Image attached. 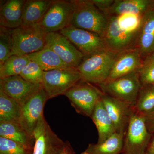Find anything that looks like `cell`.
Here are the masks:
<instances>
[{
    "label": "cell",
    "instance_id": "6da1fadb",
    "mask_svg": "<svg viewBox=\"0 0 154 154\" xmlns=\"http://www.w3.org/2000/svg\"><path fill=\"white\" fill-rule=\"evenodd\" d=\"M75 8L69 25L102 36L109 17L96 8L91 0H73Z\"/></svg>",
    "mask_w": 154,
    "mask_h": 154
},
{
    "label": "cell",
    "instance_id": "7a4b0ae2",
    "mask_svg": "<svg viewBox=\"0 0 154 154\" xmlns=\"http://www.w3.org/2000/svg\"><path fill=\"white\" fill-rule=\"evenodd\" d=\"M11 56H25L39 51L45 45L47 33L39 24L22 25L12 29Z\"/></svg>",
    "mask_w": 154,
    "mask_h": 154
},
{
    "label": "cell",
    "instance_id": "3957f363",
    "mask_svg": "<svg viewBox=\"0 0 154 154\" xmlns=\"http://www.w3.org/2000/svg\"><path fill=\"white\" fill-rule=\"evenodd\" d=\"M116 54L105 50L84 59L77 68L82 81L98 85L107 81Z\"/></svg>",
    "mask_w": 154,
    "mask_h": 154
},
{
    "label": "cell",
    "instance_id": "277c9868",
    "mask_svg": "<svg viewBox=\"0 0 154 154\" xmlns=\"http://www.w3.org/2000/svg\"><path fill=\"white\" fill-rule=\"evenodd\" d=\"M97 86L104 94L133 107L142 87L137 72L107 80Z\"/></svg>",
    "mask_w": 154,
    "mask_h": 154
},
{
    "label": "cell",
    "instance_id": "5b68a950",
    "mask_svg": "<svg viewBox=\"0 0 154 154\" xmlns=\"http://www.w3.org/2000/svg\"><path fill=\"white\" fill-rule=\"evenodd\" d=\"M144 115L134 111L125 135L122 154H146L152 138Z\"/></svg>",
    "mask_w": 154,
    "mask_h": 154
},
{
    "label": "cell",
    "instance_id": "8992f818",
    "mask_svg": "<svg viewBox=\"0 0 154 154\" xmlns=\"http://www.w3.org/2000/svg\"><path fill=\"white\" fill-rule=\"evenodd\" d=\"M103 93L93 84L80 81L65 93L77 113L91 118Z\"/></svg>",
    "mask_w": 154,
    "mask_h": 154
},
{
    "label": "cell",
    "instance_id": "52a82bcc",
    "mask_svg": "<svg viewBox=\"0 0 154 154\" xmlns=\"http://www.w3.org/2000/svg\"><path fill=\"white\" fill-rule=\"evenodd\" d=\"M81 81L82 77L78 69L67 67L44 72L42 85L49 99L64 95Z\"/></svg>",
    "mask_w": 154,
    "mask_h": 154
},
{
    "label": "cell",
    "instance_id": "ba28073f",
    "mask_svg": "<svg viewBox=\"0 0 154 154\" xmlns=\"http://www.w3.org/2000/svg\"><path fill=\"white\" fill-rule=\"evenodd\" d=\"M82 53L84 59L107 50L102 36L69 25L60 31Z\"/></svg>",
    "mask_w": 154,
    "mask_h": 154
},
{
    "label": "cell",
    "instance_id": "9c48e42d",
    "mask_svg": "<svg viewBox=\"0 0 154 154\" xmlns=\"http://www.w3.org/2000/svg\"><path fill=\"white\" fill-rule=\"evenodd\" d=\"M74 8L73 0H53L39 25L47 33L59 32L69 25Z\"/></svg>",
    "mask_w": 154,
    "mask_h": 154
},
{
    "label": "cell",
    "instance_id": "30bf717a",
    "mask_svg": "<svg viewBox=\"0 0 154 154\" xmlns=\"http://www.w3.org/2000/svg\"><path fill=\"white\" fill-rule=\"evenodd\" d=\"M33 137L35 143L32 154H60L66 143L53 131L43 115L38 122Z\"/></svg>",
    "mask_w": 154,
    "mask_h": 154
},
{
    "label": "cell",
    "instance_id": "8fae6325",
    "mask_svg": "<svg viewBox=\"0 0 154 154\" xmlns=\"http://www.w3.org/2000/svg\"><path fill=\"white\" fill-rule=\"evenodd\" d=\"M136 31L128 32L119 24L118 16H109L108 23L102 36L107 50L115 53L134 47Z\"/></svg>",
    "mask_w": 154,
    "mask_h": 154
},
{
    "label": "cell",
    "instance_id": "7c38bea8",
    "mask_svg": "<svg viewBox=\"0 0 154 154\" xmlns=\"http://www.w3.org/2000/svg\"><path fill=\"white\" fill-rule=\"evenodd\" d=\"M48 98L43 87L21 106L19 124L32 137Z\"/></svg>",
    "mask_w": 154,
    "mask_h": 154
},
{
    "label": "cell",
    "instance_id": "4fadbf2b",
    "mask_svg": "<svg viewBox=\"0 0 154 154\" xmlns=\"http://www.w3.org/2000/svg\"><path fill=\"white\" fill-rule=\"evenodd\" d=\"M45 46L53 51L69 66L77 68L84 60L82 53L60 32L47 33Z\"/></svg>",
    "mask_w": 154,
    "mask_h": 154
},
{
    "label": "cell",
    "instance_id": "5bb4252c",
    "mask_svg": "<svg viewBox=\"0 0 154 154\" xmlns=\"http://www.w3.org/2000/svg\"><path fill=\"white\" fill-rule=\"evenodd\" d=\"M42 88L24 79L20 75L0 79V90L22 106Z\"/></svg>",
    "mask_w": 154,
    "mask_h": 154
},
{
    "label": "cell",
    "instance_id": "9a60e30c",
    "mask_svg": "<svg viewBox=\"0 0 154 154\" xmlns=\"http://www.w3.org/2000/svg\"><path fill=\"white\" fill-rule=\"evenodd\" d=\"M101 99L114 123L116 132L125 135L131 118L134 112V107L103 93Z\"/></svg>",
    "mask_w": 154,
    "mask_h": 154
},
{
    "label": "cell",
    "instance_id": "2e32d148",
    "mask_svg": "<svg viewBox=\"0 0 154 154\" xmlns=\"http://www.w3.org/2000/svg\"><path fill=\"white\" fill-rule=\"evenodd\" d=\"M143 60L139 51L134 47L116 53L107 80L113 79L137 72L141 66Z\"/></svg>",
    "mask_w": 154,
    "mask_h": 154
},
{
    "label": "cell",
    "instance_id": "e0dca14e",
    "mask_svg": "<svg viewBox=\"0 0 154 154\" xmlns=\"http://www.w3.org/2000/svg\"><path fill=\"white\" fill-rule=\"evenodd\" d=\"M134 47L144 58L154 53V8L142 16L137 30Z\"/></svg>",
    "mask_w": 154,
    "mask_h": 154
},
{
    "label": "cell",
    "instance_id": "ac0fdd59",
    "mask_svg": "<svg viewBox=\"0 0 154 154\" xmlns=\"http://www.w3.org/2000/svg\"><path fill=\"white\" fill-rule=\"evenodd\" d=\"M25 2V0H8L1 5L0 26L13 29L22 25Z\"/></svg>",
    "mask_w": 154,
    "mask_h": 154
},
{
    "label": "cell",
    "instance_id": "d6986e66",
    "mask_svg": "<svg viewBox=\"0 0 154 154\" xmlns=\"http://www.w3.org/2000/svg\"><path fill=\"white\" fill-rule=\"evenodd\" d=\"M154 8L153 0H114L107 15L109 17L131 14L143 16Z\"/></svg>",
    "mask_w": 154,
    "mask_h": 154
},
{
    "label": "cell",
    "instance_id": "ffe728a7",
    "mask_svg": "<svg viewBox=\"0 0 154 154\" xmlns=\"http://www.w3.org/2000/svg\"><path fill=\"white\" fill-rule=\"evenodd\" d=\"M91 118L98 131L97 143L104 142L116 132L114 123L107 113L102 99L96 105Z\"/></svg>",
    "mask_w": 154,
    "mask_h": 154
},
{
    "label": "cell",
    "instance_id": "44dd1931",
    "mask_svg": "<svg viewBox=\"0 0 154 154\" xmlns=\"http://www.w3.org/2000/svg\"><path fill=\"white\" fill-rule=\"evenodd\" d=\"M53 0H27L23 8V24H39Z\"/></svg>",
    "mask_w": 154,
    "mask_h": 154
},
{
    "label": "cell",
    "instance_id": "7402d4cb",
    "mask_svg": "<svg viewBox=\"0 0 154 154\" xmlns=\"http://www.w3.org/2000/svg\"><path fill=\"white\" fill-rule=\"evenodd\" d=\"M0 137L16 142L33 149L35 139L23 129L19 123L0 122Z\"/></svg>",
    "mask_w": 154,
    "mask_h": 154
},
{
    "label": "cell",
    "instance_id": "603a6c76",
    "mask_svg": "<svg viewBox=\"0 0 154 154\" xmlns=\"http://www.w3.org/2000/svg\"><path fill=\"white\" fill-rule=\"evenodd\" d=\"M27 56L30 60L38 64L44 72L69 67L53 51L47 46Z\"/></svg>",
    "mask_w": 154,
    "mask_h": 154
},
{
    "label": "cell",
    "instance_id": "cb8c5ba5",
    "mask_svg": "<svg viewBox=\"0 0 154 154\" xmlns=\"http://www.w3.org/2000/svg\"><path fill=\"white\" fill-rule=\"evenodd\" d=\"M124 135L116 132L104 142L89 144L81 154H120L122 152Z\"/></svg>",
    "mask_w": 154,
    "mask_h": 154
},
{
    "label": "cell",
    "instance_id": "d4e9b609",
    "mask_svg": "<svg viewBox=\"0 0 154 154\" xmlns=\"http://www.w3.org/2000/svg\"><path fill=\"white\" fill-rule=\"evenodd\" d=\"M21 105L0 90V122L19 123Z\"/></svg>",
    "mask_w": 154,
    "mask_h": 154
},
{
    "label": "cell",
    "instance_id": "484cf974",
    "mask_svg": "<svg viewBox=\"0 0 154 154\" xmlns=\"http://www.w3.org/2000/svg\"><path fill=\"white\" fill-rule=\"evenodd\" d=\"M27 55H12L0 66V79L20 75L21 72L30 62Z\"/></svg>",
    "mask_w": 154,
    "mask_h": 154
},
{
    "label": "cell",
    "instance_id": "4316f807",
    "mask_svg": "<svg viewBox=\"0 0 154 154\" xmlns=\"http://www.w3.org/2000/svg\"><path fill=\"white\" fill-rule=\"evenodd\" d=\"M134 110L144 116L154 110V85L142 86Z\"/></svg>",
    "mask_w": 154,
    "mask_h": 154
},
{
    "label": "cell",
    "instance_id": "83f0119b",
    "mask_svg": "<svg viewBox=\"0 0 154 154\" xmlns=\"http://www.w3.org/2000/svg\"><path fill=\"white\" fill-rule=\"evenodd\" d=\"M137 72L141 86L154 85V54L144 58Z\"/></svg>",
    "mask_w": 154,
    "mask_h": 154
},
{
    "label": "cell",
    "instance_id": "f1b7e54d",
    "mask_svg": "<svg viewBox=\"0 0 154 154\" xmlns=\"http://www.w3.org/2000/svg\"><path fill=\"white\" fill-rule=\"evenodd\" d=\"M12 29L0 26V66L10 56L13 48Z\"/></svg>",
    "mask_w": 154,
    "mask_h": 154
},
{
    "label": "cell",
    "instance_id": "f546056e",
    "mask_svg": "<svg viewBox=\"0 0 154 154\" xmlns=\"http://www.w3.org/2000/svg\"><path fill=\"white\" fill-rule=\"evenodd\" d=\"M44 72L38 64L30 60L23 69L20 75L29 82L42 85Z\"/></svg>",
    "mask_w": 154,
    "mask_h": 154
},
{
    "label": "cell",
    "instance_id": "4dcf8cb0",
    "mask_svg": "<svg viewBox=\"0 0 154 154\" xmlns=\"http://www.w3.org/2000/svg\"><path fill=\"white\" fill-rule=\"evenodd\" d=\"M33 150L16 142L0 137V154H32Z\"/></svg>",
    "mask_w": 154,
    "mask_h": 154
},
{
    "label": "cell",
    "instance_id": "1f68e13d",
    "mask_svg": "<svg viewBox=\"0 0 154 154\" xmlns=\"http://www.w3.org/2000/svg\"><path fill=\"white\" fill-rule=\"evenodd\" d=\"M143 16L126 14L118 16L119 24L122 29L128 32L137 30Z\"/></svg>",
    "mask_w": 154,
    "mask_h": 154
},
{
    "label": "cell",
    "instance_id": "d6a6232c",
    "mask_svg": "<svg viewBox=\"0 0 154 154\" xmlns=\"http://www.w3.org/2000/svg\"><path fill=\"white\" fill-rule=\"evenodd\" d=\"M93 4L99 10L107 16L108 11L112 5L114 0H91Z\"/></svg>",
    "mask_w": 154,
    "mask_h": 154
},
{
    "label": "cell",
    "instance_id": "836d02e7",
    "mask_svg": "<svg viewBox=\"0 0 154 154\" xmlns=\"http://www.w3.org/2000/svg\"><path fill=\"white\" fill-rule=\"evenodd\" d=\"M144 116L148 130L149 132L153 134L154 133V110Z\"/></svg>",
    "mask_w": 154,
    "mask_h": 154
},
{
    "label": "cell",
    "instance_id": "e575fe53",
    "mask_svg": "<svg viewBox=\"0 0 154 154\" xmlns=\"http://www.w3.org/2000/svg\"><path fill=\"white\" fill-rule=\"evenodd\" d=\"M60 154H76L74 149L69 141H66L64 147Z\"/></svg>",
    "mask_w": 154,
    "mask_h": 154
},
{
    "label": "cell",
    "instance_id": "d590c367",
    "mask_svg": "<svg viewBox=\"0 0 154 154\" xmlns=\"http://www.w3.org/2000/svg\"><path fill=\"white\" fill-rule=\"evenodd\" d=\"M146 154H154V134L151 138Z\"/></svg>",
    "mask_w": 154,
    "mask_h": 154
},
{
    "label": "cell",
    "instance_id": "8d00e7d4",
    "mask_svg": "<svg viewBox=\"0 0 154 154\" xmlns=\"http://www.w3.org/2000/svg\"><path fill=\"white\" fill-rule=\"evenodd\" d=\"M153 54H154V53H153Z\"/></svg>",
    "mask_w": 154,
    "mask_h": 154
}]
</instances>
